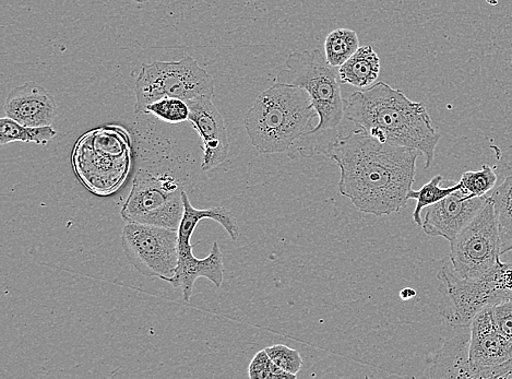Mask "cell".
I'll return each mask as SVG.
<instances>
[{"instance_id": "obj_1", "label": "cell", "mask_w": 512, "mask_h": 379, "mask_svg": "<svg viewBox=\"0 0 512 379\" xmlns=\"http://www.w3.org/2000/svg\"><path fill=\"white\" fill-rule=\"evenodd\" d=\"M418 150L380 142L362 128L338 138L327 158L341 171L339 192L364 213L390 216L408 204Z\"/></svg>"}, {"instance_id": "obj_2", "label": "cell", "mask_w": 512, "mask_h": 379, "mask_svg": "<svg viewBox=\"0 0 512 379\" xmlns=\"http://www.w3.org/2000/svg\"><path fill=\"white\" fill-rule=\"evenodd\" d=\"M344 102L345 120L380 142L418 150L425 170L432 167L440 135L422 102L383 81L354 92Z\"/></svg>"}, {"instance_id": "obj_3", "label": "cell", "mask_w": 512, "mask_h": 379, "mask_svg": "<svg viewBox=\"0 0 512 379\" xmlns=\"http://www.w3.org/2000/svg\"><path fill=\"white\" fill-rule=\"evenodd\" d=\"M285 65L287 68L279 71L275 82L305 89L318 114L317 126L297 142L289 156L297 153L304 159L315 155L327 157L329 149L343 133L345 120L339 76L319 50L293 52Z\"/></svg>"}, {"instance_id": "obj_4", "label": "cell", "mask_w": 512, "mask_h": 379, "mask_svg": "<svg viewBox=\"0 0 512 379\" xmlns=\"http://www.w3.org/2000/svg\"><path fill=\"white\" fill-rule=\"evenodd\" d=\"M316 117L312 98L305 89L275 82L246 113L244 126L260 153H290L315 128Z\"/></svg>"}, {"instance_id": "obj_5", "label": "cell", "mask_w": 512, "mask_h": 379, "mask_svg": "<svg viewBox=\"0 0 512 379\" xmlns=\"http://www.w3.org/2000/svg\"><path fill=\"white\" fill-rule=\"evenodd\" d=\"M135 112L145 113L147 106L163 98L185 102L213 98L214 81L193 57L178 62H154L142 66L136 79Z\"/></svg>"}, {"instance_id": "obj_6", "label": "cell", "mask_w": 512, "mask_h": 379, "mask_svg": "<svg viewBox=\"0 0 512 379\" xmlns=\"http://www.w3.org/2000/svg\"><path fill=\"white\" fill-rule=\"evenodd\" d=\"M183 188L174 177L139 171L122 209L126 222L178 230L184 216Z\"/></svg>"}, {"instance_id": "obj_7", "label": "cell", "mask_w": 512, "mask_h": 379, "mask_svg": "<svg viewBox=\"0 0 512 379\" xmlns=\"http://www.w3.org/2000/svg\"><path fill=\"white\" fill-rule=\"evenodd\" d=\"M500 236L494 203L487 195L478 215L450 242V264L463 279L476 280L499 262Z\"/></svg>"}, {"instance_id": "obj_8", "label": "cell", "mask_w": 512, "mask_h": 379, "mask_svg": "<svg viewBox=\"0 0 512 379\" xmlns=\"http://www.w3.org/2000/svg\"><path fill=\"white\" fill-rule=\"evenodd\" d=\"M437 278L442 294L439 314L452 327H470L474 317L485 307L505 301L492 270L480 279L467 280L458 276L449 263L438 272Z\"/></svg>"}, {"instance_id": "obj_9", "label": "cell", "mask_w": 512, "mask_h": 379, "mask_svg": "<svg viewBox=\"0 0 512 379\" xmlns=\"http://www.w3.org/2000/svg\"><path fill=\"white\" fill-rule=\"evenodd\" d=\"M122 244L129 263L142 276L162 280L174 276L180 257L176 230L127 222Z\"/></svg>"}, {"instance_id": "obj_10", "label": "cell", "mask_w": 512, "mask_h": 379, "mask_svg": "<svg viewBox=\"0 0 512 379\" xmlns=\"http://www.w3.org/2000/svg\"><path fill=\"white\" fill-rule=\"evenodd\" d=\"M470 362L474 379L502 378L512 359V342L496 327L492 306L476 315L470 326Z\"/></svg>"}, {"instance_id": "obj_11", "label": "cell", "mask_w": 512, "mask_h": 379, "mask_svg": "<svg viewBox=\"0 0 512 379\" xmlns=\"http://www.w3.org/2000/svg\"><path fill=\"white\" fill-rule=\"evenodd\" d=\"M189 106L188 121L192 123L201 140V170L216 169L229 157L230 142L223 117L212 98H200L186 102Z\"/></svg>"}, {"instance_id": "obj_12", "label": "cell", "mask_w": 512, "mask_h": 379, "mask_svg": "<svg viewBox=\"0 0 512 379\" xmlns=\"http://www.w3.org/2000/svg\"><path fill=\"white\" fill-rule=\"evenodd\" d=\"M486 199L487 195L469 198L459 189L426 209L422 224L424 233L451 242L478 215Z\"/></svg>"}, {"instance_id": "obj_13", "label": "cell", "mask_w": 512, "mask_h": 379, "mask_svg": "<svg viewBox=\"0 0 512 379\" xmlns=\"http://www.w3.org/2000/svg\"><path fill=\"white\" fill-rule=\"evenodd\" d=\"M4 109L11 120L31 127L50 126L58 114L53 94L32 81L11 90Z\"/></svg>"}, {"instance_id": "obj_14", "label": "cell", "mask_w": 512, "mask_h": 379, "mask_svg": "<svg viewBox=\"0 0 512 379\" xmlns=\"http://www.w3.org/2000/svg\"><path fill=\"white\" fill-rule=\"evenodd\" d=\"M224 276L223 255L218 242H214L208 257L199 259L195 255L178 259V266L173 277L164 281L172 284L175 290H181L183 299L192 298L194 284L199 278H206L221 288Z\"/></svg>"}, {"instance_id": "obj_15", "label": "cell", "mask_w": 512, "mask_h": 379, "mask_svg": "<svg viewBox=\"0 0 512 379\" xmlns=\"http://www.w3.org/2000/svg\"><path fill=\"white\" fill-rule=\"evenodd\" d=\"M469 349V333L451 338L428 363L423 376L426 378L474 379Z\"/></svg>"}, {"instance_id": "obj_16", "label": "cell", "mask_w": 512, "mask_h": 379, "mask_svg": "<svg viewBox=\"0 0 512 379\" xmlns=\"http://www.w3.org/2000/svg\"><path fill=\"white\" fill-rule=\"evenodd\" d=\"M380 74V58L372 46H361L349 61L339 67L342 85L359 89L372 87Z\"/></svg>"}, {"instance_id": "obj_17", "label": "cell", "mask_w": 512, "mask_h": 379, "mask_svg": "<svg viewBox=\"0 0 512 379\" xmlns=\"http://www.w3.org/2000/svg\"><path fill=\"white\" fill-rule=\"evenodd\" d=\"M492 198L500 236V253L512 252V176L488 195Z\"/></svg>"}, {"instance_id": "obj_18", "label": "cell", "mask_w": 512, "mask_h": 379, "mask_svg": "<svg viewBox=\"0 0 512 379\" xmlns=\"http://www.w3.org/2000/svg\"><path fill=\"white\" fill-rule=\"evenodd\" d=\"M56 130L50 126L31 127L22 125L9 117L0 120V145L20 141L26 144L45 146L56 137Z\"/></svg>"}, {"instance_id": "obj_19", "label": "cell", "mask_w": 512, "mask_h": 379, "mask_svg": "<svg viewBox=\"0 0 512 379\" xmlns=\"http://www.w3.org/2000/svg\"><path fill=\"white\" fill-rule=\"evenodd\" d=\"M359 35L351 29H337L325 41V57L333 68L340 67L360 49Z\"/></svg>"}, {"instance_id": "obj_20", "label": "cell", "mask_w": 512, "mask_h": 379, "mask_svg": "<svg viewBox=\"0 0 512 379\" xmlns=\"http://www.w3.org/2000/svg\"><path fill=\"white\" fill-rule=\"evenodd\" d=\"M444 177L442 175H436L433 179L425 184L420 191H411L408 194V198L415 199L418 201L416 204L415 210L413 212V220L415 224L420 225L422 227V211L428 207H431L438 203V201L446 198L452 193L459 191L460 184H456L451 187H442Z\"/></svg>"}, {"instance_id": "obj_21", "label": "cell", "mask_w": 512, "mask_h": 379, "mask_svg": "<svg viewBox=\"0 0 512 379\" xmlns=\"http://www.w3.org/2000/svg\"><path fill=\"white\" fill-rule=\"evenodd\" d=\"M497 182L495 168L484 167L479 171H468L461 176L460 191L469 198L483 197L493 191Z\"/></svg>"}, {"instance_id": "obj_22", "label": "cell", "mask_w": 512, "mask_h": 379, "mask_svg": "<svg viewBox=\"0 0 512 379\" xmlns=\"http://www.w3.org/2000/svg\"><path fill=\"white\" fill-rule=\"evenodd\" d=\"M145 114H151L168 124H181L188 121L189 106L181 99L163 98L147 106Z\"/></svg>"}, {"instance_id": "obj_23", "label": "cell", "mask_w": 512, "mask_h": 379, "mask_svg": "<svg viewBox=\"0 0 512 379\" xmlns=\"http://www.w3.org/2000/svg\"><path fill=\"white\" fill-rule=\"evenodd\" d=\"M248 374L252 379H295L297 377L273 363L265 350L258 352L250 362Z\"/></svg>"}, {"instance_id": "obj_24", "label": "cell", "mask_w": 512, "mask_h": 379, "mask_svg": "<svg viewBox=\"0 0 512 379\" xmlns=\"http://www.w3.org/2000/svg\"><path fill=\"white\" fill-rule=\"evenodd\" d=\"M269 358L285 372L297 375L303 366L299 351L284 345H276L265 349Z\"/></svg>"}, {"instance_id": "obj_25", "label": "cell", "mask_w": 512, "mask_h": 379, "mask_svg": "<svg viewBox=\"0 0 512 379\" xmlns=\"http://www.w3.org/2000/svg\"><path fill=\"white\" fill-rule=\"evenodd\" d=\"M492 311L496 327L512 342V300L492 306Z\"/></svg>"}, {"instance_id": "obj_26", "label": "cell", "mask_w": 512, "mask_h": 379, "mask_svg": "<svg viewBox=\"0 0 512 379\" xmlns=\"http://www.w3.org/2000/svg\"><path fill=\"white\" fill-rule=\"evenodd\" d=\"M492 272L496 286L502 291L504 300H512V264L499 260Z\"/></svg>"}, {"instance_id": "obj_27", "label": "cell", "mask_w": 512, "mask_h": 379, "mask_svg": "<svg viewBox=\"0 0 512 379\" xmlns=\"http://www.w3.org/2000/svg\"><path fill=\"white\" fill-rule=\"evenodd\" d=\"M415 295H416V291L411 288L402 289L400 291V298L403 301H409V300L413 299Z\"/></svg>"}, {"instance_id": "obj_28", "label": "cell", "mask_w": 512, "mask_h": 379, "mask_svg": "<svg viewBox=\"0 0 512 379\" xmlns=\"http://www.w3.org/2000/svg\"><path fill=\"white\" fill-rule=\"evenodd\" d=\"M504 379H512V359L508 362L505 367Z\"/></svg>"}, {"instance_id": "obj_29", "label": "cell", "mask_w": 512, "mask_h": 379, "mask_svg": "<svg viewBox=\"0 0 512 379\" xmlns=\"http://www.w3.org/2000/svg\"><path fill=\"white\" fill-rule=\"evenodd\" d=\"M134 2L142 4L148 2V0H134Z\"/></svg>"}]
</instances>
